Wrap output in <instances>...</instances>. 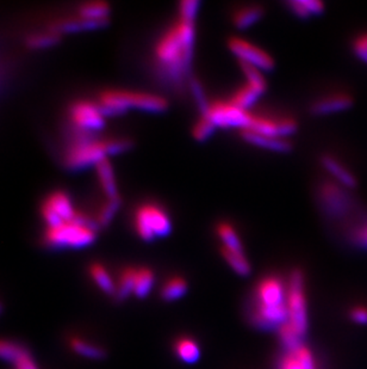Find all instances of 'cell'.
I'll list each match as a JSON object with an SVG mask.
<instances>
[{"label":"cell","mask_w":367,"mask_h":369,"mask_svg":"<svg viewBox=\"0 0 367 369\" xmlns=\"http://www.w3.org/2000/svg\"><path fill=\"white\" fill-rule=\"evenodd\" d=\"M194 22L179 18V21L159 38L154 57L157 73L165 83L182 87L189 79L194 61Z\"/></svg>","instance_id":"1"},{"label":"cell","mask_w":367,"mask_h":369,"mask_svg":"<svg viewBox=\"0 0 367 369\" xmlns=\"http://www.w3.org/2000/svg\"><path fill=\"white\" fill-rule=\"evenodd\" d=\"M98 105L104 116L122 115L129 109L159 114L169 109V100L154 93L127 91V90H107L98 98Z\"/></svg>","instance_id":"2"},{"label":"cell","mask_w":367,"mask_h":369,"mask_svg":"<svg viewBox=\"0 0 367 369\" xmlns=\"http://www.w3.org/2000/svg\"><path fill=\"white\" fill-rule=\"evenodd\" d=\"M97 228L77 221H66L56 227H47L45 243L52 249H84L95 243Z\"/></svg>","instance_id":"3"},{"label":"cell","mask_w":367,"mask_h":369,"mask_svg":"<svg viewBox=\"0 0 367 369\" xmlns=\"http://www.w3.org/2000/svg\"><path fill=\"white\" fill-rule=\"evenodd\" d=\"M134 225L142 241H153L169 236L173 225L169 214L157 204H141L134 216Z\"/></svg>","instance_id":"4"},{"label":"cell","mask_w":367,"mask_h":369,"mask_svg":"<svg viewBox=\"0 0 367 369\" xmlns=\"http://www.w3.org/2000/svg\"><path fill=\"white\" fill-rule=\"evenodd\" d=\"M109 157V140L80 139L68 147L63 157V163L70 170H83L90 166L95 167Z\"/></svg>","instance_id":"5"},{"label":"cell","mask_w":367,"mask_h":369,"mask_svg":"<svg viewBox=\"0 0 367 369\" xmlns=\"http://www.w3.org/2000/svg\"><path fill=\"white\" fill-rule=\"evenodd\" d=\"M286 308L289 315L288 323L302 337L304 336L308 330V307L304 291V276L301 270H293L290 276L286 292Z\"/></svg>","instance_id":"6"},{"label":"cell","mask_w":367,"mask_h":369,"mask_svg":"<svg viewBox=\"0 0 367 369\" xmlns=\"http://www.w3.org/2000/svg\"><path fill=\"white\" fill-rule=\"evenodd\" d=\"M203 116H207L216 126V128H239L244 130L251 127L253 121V114L240 109L229 100H217L210 103Z\"/></svg>","instance_id":"7"},{"label":"cell","mask_w":367,"mask_h":369,"mask_svg":"<svg viewBox=\"0 0 367 369\" xmlns=\"http://www.w3.org/2000/svg\"><path fill=\"white\" fill-rule=\"evenodd\" d=\"M318 199L323 212L330 219H343L351 212V195L348 189L340 186L338 183H323L318 191Z\"/></svg>","instance_id":"8"},{"label":"cell","mask_w":367,"mask_h":369,"mask_svg":"<svg viewBox=\"0 0 367 369\" xmlns=\"http://www.w3.org/2000/svg\"><path fill=\"white\" fill-rule=\"evenodd\" d=\"M228 48L231 50V54L235 55L236 58L239 59L240 63H247L260 71L271 72L276 66L274 60L267 52L261 50L260 47L256 46L252 42L246 41L244 38H229Z\"/></svg>","instance_id":"9"},{"label":"cell","mask_w":367,"mask_h":369,"mask_svg":"<svg viewBox=\"0 0 367 369\" xmlns=\"http://www.w3.org/2000/svg\"><path fill=\"white\" fill-rule=\"evenodd\" d=\"M77 212L70 196L63 191L52 193L41 207L42 218L48 227H56L66 221L73 220Z\"/></svg>","instance_id":"10"},{"label":"cell","mask_w":367,"mask_h":369,"mask_svg":"<svg viewBox=\"0 0 367 369\" xmlns=\"http://www.w3.org/2000/svg\"><path fill=\"white\" fill-rule=\"evenodd\" d=\"M72 123L83 133L100 132L105 127V116L100 105L88 100H78L70 108Z\"/></svg>","instance_id":"11"},{"label":"cell","mask_w":367,"mask_h":369,"mask_svg":"<svg viewBox=\"0 0 367 369\" xmlns=\"http://www.w3.org/2000/svg\"><path fill=\"white\" fill-rule=\"evenodd\" d=\"M248 129L267 137L286 139L297 132L298 123L297 121L293 120L291 117L274 120V119L253 115L252 125Z\"/></svg>","instance_id":"12"},{"label":"cell","mask_w":367,"mask_h":369,"mask_svg":"<svg viewBox=\"0 0 367 369\" xmlns=\"http://www.w3.org/2000/svg\"><path fill=\"white\" fill-rule=\"evenodd\" d=\"M288 287L281 278L268 276L256 286V300L259 306H279L286 303Z\"/></svg>","instance_id":"13"},{"label":"cell","mask_w":367,"mask_h":369,"mask_svg":"<svg viewBox=\"0 0 367 369\" xmlns=\"http://www.w3.org/2000/svg\"><path fill=\"white\" fill-rule=\"evenodd\" d=\"M253 323L263 329L281 328L288 322L289 315L286 303L279 306H259L256 305L253 311Z\"/></svg>","instance_id":"14"},{"label":"cell","mask_w":367,"mask_h":369,"mask_svg":"<svg viewBox=\"0 0 367 369\" xmlns=\"http://www.w3.org/2000/svg\"><path fill=\"white\" fill-rule=\"evenodd\" d=\"M353 103L354 100L351 95L335 93L315 100L314 103L310 105V112L315 116H326L330 114L345 112L347 109L352 108Z\"/></svg>","instance_id":"15"},{"label":"cell","mask_w":367,"mask_h":369,"mask_svg":"<svg viewBox=\"0 0 367 369\" xmlns=\"http://www.w3.org/2000/svg\"><path fill=\"white\" fill-rule=\"evenodd\" d=\"M241 137L249 145L260 147V149H268L278 153H288L292 149V144L288 139L283 137H267L263 134H258L249 129L241 130Z\"/></svg>","instance_id":"16"},{"label":"cell","mask_w":367,"mask_h":369,"mask_svg":"<svg viewBox=\"0 0 367 369\" xmlns=\"http://www.w3.org/2000/svg\"><path fill=\"white\" fill-rule=\"evenodd\" d=\"M321 164L323 169L333 177L334 182L338 183L340 186L346 189H354L358 184L357 177L352 174L351 170H348L346 166L343 165V163L338 162V159L331 157L329 154H326L321 158Z\"/></svg>","instance_id":"17"},{"label":"cell","mask_w":367,"mask_h":369,"mask_svg":"<svg viewBox=\"0 0 367 369\" xmlns=\"http://www.w3.org/2000/svg\"><path fill=\"white\" fill-rule=\"evenodd\" d=\"M97 179L100 182V189L103 191L107 199H117L120 197L118 193V186L116 181L115 170L112 167L111 163L107 159H104L98 165L95 166Z\"/></svg>","instance_id":"18"},{"label":"cell","mask_w":367,"mask_h":369,"mask_svg":"<svg viewBox=\"0 0 367 369\" xmlns=\"http://www.w3.org/2000/svg\"><path fill=\"white\" fill-rule=\"evenodd\" d=\"M107 24H109V21H91V20H85L78 16L73 20L55 23L50 27L49 31L61 35V33H77V31H83V30L100 29V28H105Z\"/></svg>","instance_id":"19"},{"label":"cell","mask_w":367,"mask_h":369,"mask_svg":"<svg viewBox=\"0 0 367 369\" xmlns=\"http://www.w3.org/2000/svg\"><path fill=\"white\" fill-rule=\"evenodd\" d=\"M265 10L260 5H249L240 8L233 16V23L240 30L251 28L260 21L264 16Z\"/></svg>","instance_id":"20"},{"label":"cell","mask_w":367,"mask_h":369,"mask_svg":"<svg viewBox=\"0 0 367 369\" xmlns=\"http://www.w3.org/2000/svg\"><path fill=\"white\" fill-rule=\"evenodd\" d=\"M28 348L15 340H0V360L16 366L24 357L29 356Z\"/></svg>","instance_id":"21"},{"label":"cell","mask_w":367,"mask_h":369,"mask_svg":"<svg viewBox=\"0 0 367 369\" xmlns=\"http://www.w3.org/2000/svg\"><path fill=\"white\" fill-rule=\"evenodd\" d=\"M90 274L95 285L100 287V289L107 295L115 296L116 289H117V285H116L111 275L109 274V271L105 269V266L100 263H93L90 266Z\"/></svg>","instance_id":"22"},{"label":"cell","mask_w":367,"mask_h":369,"mask_svg":"<svg viewBox=\"0 0 367 369\" xmlns=\"http://www.w3.org/2000/svg\"><path fill=\"white\" fill-rule=\"evenodd\" d=\"M174 350L177 356L185 363H194L201 356V349L196 340L189 337H182L175 342Z\"/></svg>","instance_id":"23"},{"label":"cell","mask_w":367,"mask_h":369,"mask_svg":"<svg viewBox=\"0 0 367 369\" xmlns=\"http://www.w3.org/2000/svg\"><path fill=\"white\" fill-rule=\"evenodd\" d=\"M110 5L104 1H91L81 5L78 10V16L91 21H109Z\"/></svg>","instance_id":"24"},{"label":"cell","mask_w":367,"mask_h":369,"mask_svg":"<svg viewBox=\"0 0 367 369\" xmlns=\"http://www.w3.org/2000/svg\"><path fill=\"white\" fill-rule=\"evenodd\" d=\"M221 253H222L224 261L227 262L228 266H231L236 274L240 275V276H247V275L251 274L252 268H251V264H249V262H248L247 257L244 256V253L229 250L222 246Z\"/></svg>","instance_id":"25"},{"label":"cell","mask_w":367,"mask_h":369,"mask_svg":"<svg viewBox=\"0 0 367 369\" xmlns=\"http://www.w3.org/2000/svg\"><path fill=\"white\" fill-rule=\"evenodd\" d=\"M70 347L80 356L91 359V360H103L104 357L107 356V352L103 348L88 343L80 337H72L70 340Z\"/></svg>","instance_id":"26"},{"label":"cell","mask_w":367,"mask_h":369,"mask_svg":"<svg viewBox=\"0 0 367 369\" xmlns=\"http://www.w3.org/2000/svg\"><path fill=\"white\" fill-rule=\"evenodd\" d=\"M261 96L263 93L259 90H256V87L251 86L249 84L246 83L244 86L236 90L235 93L231 96L229 102L236 107H239L240 109H244L248 112V109L251 108L253 104L260 98Z\"/></svg>","instance_id":"27"},{"label":"cell","mask_w":367,"mask_h":369,"mask_svg":"<svg viewBox=\"0 0 367 369\" xmlns=\"http://www.w3.org/2000/svg\"><path fill=\"white\" fill-rule=\"evenodd\" d=\"M216 232L219 239L222 241L223 248H227L229 250L244 253V246L240 241V236L236 233L235 228L233 227L228 223H221L216 227Z\"/></svg>","instance_id":"28"},{"label":"cell","mask_w":367,"mask_h":369,"mask_svg":"<svg viewBox=\"0 0 367 369\" xmlns=\"http://www.w3.org/2000/svg\"><path fill=\"white\" fill-rule=\"evenodd\" d=\"M154 283H155V276H154L152 270L148 269V268L137 269L134 295L140 299L146 298L153 289Z\"/></svg>","instance_id":"29"},{"label":"cell","mask_w":367,"mask_h":369,"mask_svg":"<svg viewBox=\"0 0 367 369\" xmlns=\"http://www.w3.org/2000/svg\"><path fill=\"white\" fill-rule=\"evenodd\" d=\"M136 270L135 268H127L122 271L116 289L115 298L117 301H124L129 298V295L134 294Z\"/></svg>","instance_id":"30"},{"label":"cell","mask_w":367,"mask_h":369,"mask_svg":"<svg viewBox=\"0 0 367 369\" xmlns=\"http://www.w3.org/2000/svg\"><path fill=\"white\" fill-rule=\"evenodd\" d=\"M187 292V283L179 276L172 278L161 288V298L166 301H175Z\"/></svg>","instance_id":"31"},{"label":"cell","mask_w":367,"mask_h":369,"mask_svg":"<svg viewBox=\"0 0 367 369\" xmlns=\"http://www.w3.org/2000/svg\"><path fill=\"white\" fill-rule=\"evenodd\" d=\"M120 204H122L120 197L107 199L105 204L100 207L98 216L95 218V221L100 227H107L110 225L117 212L120 211Z\"/></svg>","instance_id":"32"},{"label":"cell","mask_w":367,"mask_h":369,"mask_svg":"<svg viewBox=\"0 0 367 369\" xmlns=\"http://www.w3.org/2000/svg\"><path fill=\"white\" fill-rule=\"evenodd\" d=\"M60 40H61V36L58 33H53V31L35 33V35H30L29 38H26V46L31 50H45V48H49V47L58 45Z\"/></svg>","instance_id":"33"},{"label":"cell","mask_w":367,"mask_h":369,"mask_svg":"<svg viewBox=\"0 0 367 369\" xmlns=\"http://www.w3.org/2000/svg\"><path fill=\"white\" fill-rule=\"evenodd\" d=\"M240 67L246 77V83L249 84L251 86L256 87V90H259L264 95L267 90V82L263 75L264 72L247 63H240Z\"/></svg>","instance_id":"34"},{"label":"cell","mask_w":367,"mask_h":369,"mask_svg":"<svg viewBox=\"0 0 367 369\" xmlns=\"http://www.w3.org/2000/svg\"><path fill=\"white\" fill-rule=\"evenodd\" d=\"M278 331H279V336H281L283 345L289 349V352H293L298 347H301L303 337L288 322L283 324L281 328L278 329Z\"/></svg>","instance_id":"35"},{"label":"cell","mask_w":367,"mask_h":369,"mask_svg":"<svg viewBox=\"0 0 367 369\" xmlns=\"http://www.w3.org/2000/svg\"><path fill=\"white\" fill-rule=\"evenodd\" d=\"M214 130H216V126L207 116L201 115L192 128V137L197 142H207L209 137H212Z\"/></svg>","instance_id":"36"},{"label":"cell","mask_w":367,"mask_h":369,"mask_svg":"<svg viewBox=\"0 0 367 369\" xmlns=\"http://www.w3.org/2000/svg\"><path fill=\"white\" fill-rule=\"evenodd\" d=\"M189 87H190L191 93L194 96V102L198 105L199 112H202V115L205 114L210 103L208 100L202 83L197 78H190Z\"/></svg>","instance_id":"37"},{"label":"cell","mask_w":367,"mask_h":369,"mask_svg":"<svg viewBox=\"0 0 367 369\" xmlns=\"http://www.w3.org/2000/svg\"><path fill=\"white\" fill-rule=\"evenodd\" d=\"M201 1L198 0H184L179 5V18L184 21L194 22L199 11Z\"/></svg>","instance_id":"38"},{"label":"cell","mask_w":367,"mask_h":369,"mask_svg":"<svg viewBox=\"0 0 367 369\" xmlns=\"http://www.w3.org/2000/svg\"><path fill=\"white\" fill-rule=\"evenodd\" d=\"M292 353L297 357L303 369H318L314 355L311 354L309 349L306 348V345H302L296 350H293Z\"/></svg>","instance_id":"39"},{"label":"cell","mask_w":367,"mask_h":369,"mask_svg":"<svg viewBox=\"0 0 367 369\" xmlns=\"http://www.w3.org/2000/svg\"><path fill=\"white\" fill-rule=\"evenodd\" d=\"M353 52L361 61L367 63V33L355 38L353 42Z\"/></svg>","instance_id":"40"},{"label":"cell","mask_w":367,"mask_h":369,"mask_svg":"<svg viewBox=\"0 0 367 369\" xmlns=\"http://www.w3.org/2000/svg\"><path fill=\"white\" fill-rule=\"evenodd\" d=\"M288 6L291 10V13L299 20H309L311 17L303 0H291L288 3Z\"/></svg>","instance_id":"41"},{"label":"cell","mask_w":367,"mask_h":369,"mask_svg":"<svg viewBox=\"0 0 367 369\" xmlns=\"http://www.w3.org/2000/svg\"><path fill=\"white\" fill-rule=\"evenodd\" d=\"M350 317L354 323L367 325V307L355 306L350 312Z\"/></svg>","instance_id":"42"},{"label":"cell","mask_w":367,"mask_h":369,"mask_svg":"<svg viewBox=\"0 0 367 369\" xmlns=\"http://www.w3.org/2000/svg\"><path fill=\"white\" fill-rule=\"evenodd\" d=\"M279 369H303L301 363L298 361L296 355L292 352H289L283 356L281 361V368Z\"/></svg>","instance_id":"43"},{"label":"cell","mask_w":367,"mask_h":369,"mask_svg":"<svg viewBox=\"0 0 367 369\" xmlns=\"http://www.w3.org/2000/svg\"><path fill=\"white\" fill-rule=\"evenodd\" d=\"M353 239L359 246L364 249H367V224L361 225L355 229L354 233H353Z\"/></svg>","instance_id":"44"},{"label":"cell","mask_w":367,"mask_h":369,"mask_svg":"<svg viewBox=\"0 0 367 369\" xmlns=\"http://www.w3.org/2000/svg\"><path fill=\"white\" fill-rule=\"evenodd\" d=\"M311 16H318L325 11V4L318 0H303Z\"/></svg>","instance_id":"45"},{"label":"cell","mask_w":367,"mask_h":369,"mask_svg":"<svg viewBox=\"0 0 367 369\" xmlns=\"http://www.w3.org/2000/svg\"><path fill=\"white\" fill-rule=\"evenodd\" d=\"M17 369H38V365L35 363V361L33 360L31 355L29 356L24 357L23 360L18 362L16 365Z\"/></svg>","instance_id":"46"},{"label":"cell","mask_w":367,"mask_h":369,"mask_svg":"<svg viewBox=\"0 0 367 369\" xmlns=\"http://www.w3.org/2000/svg\"><path fill=\"white\" fill-rule=\"evenodd\" d=\"M3 311H4V305L0 301V315H1V312Z\"/></svg>","instance_id":"47"}]
</instances>
